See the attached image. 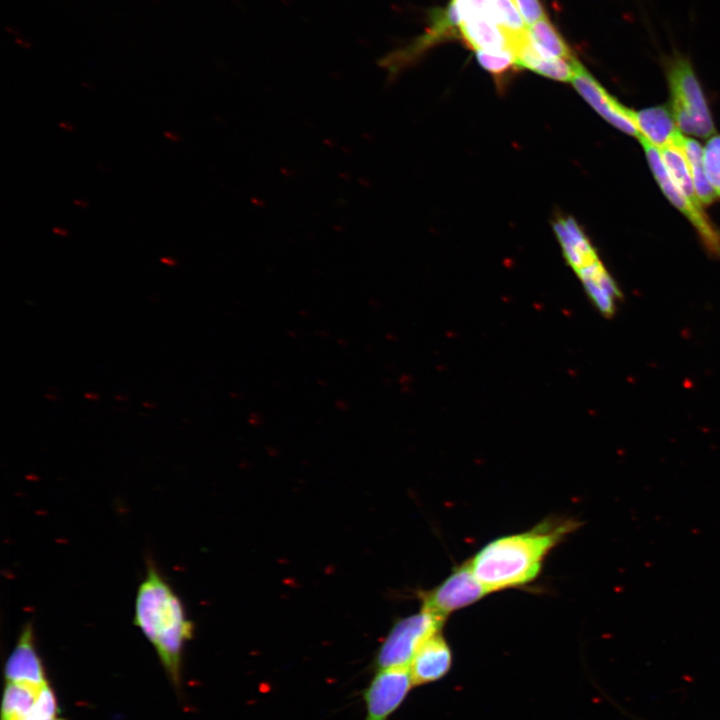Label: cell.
<instances>
[{
    "label": "cell",
    "mask_w": 720,
    "mask_h": 720,
    "mask_svg": "<svg viewBox=\"0 0 720 720\" xmlns=\"http://www.w3.org/2000/svg\"><path fill=\"white\" fill-rule=\"evenodd\" d=\"M164 134H165V136H166L167 138H169V139H171V140H173V141H176V140L178 139V138L176 137V135H174V134H172V133H170V132H165Z\"/></svg>",
    "instance_id": "24"
},
{
    "label": "cell",
    "mask_w": 720,
    "mask_h": 720,
    "mask_svg": "<svg viewBox=\"0 0 720 720\" xmlns=\"http://www.w3.org/2000/svg\"><path fill=\"white\" fill-rule=\"evenodd\" d=\"M658 150L673 182L694 205L702 207L696 195L690 167L682 149L670 145Z\"/></svg>",
    "instance_id": "17"
},
{
    "label": "cell",
    "mask_w": 720,
    "mask_h": 720,
    "mask_svg": "<svg viewBox=\"0 0 720 720\" xmlns=\"http://www.w3.org/2000/svg\"><path fill=\"white\" fill-rule=\"evenodd\" d=\"M452 665V652L440 632L427 639L416 651L408 669L414 686L443 678Z\"/></svg>",
    "instance_id": "13"
},
{
    "label": "cell",
    "mask_w": 720,
    "mask_h": 720,
    "mask_svg": "<svg viewBox=\"0 0 720 720\" xmlns=\"http://www.w3.org/2000/svg\"><path fill=\"white\" fill-rule=\"evenodd\" d=\"M572 83L577 92L607 122L622 132L639 138L637 128L627 115V107L611 96L583 65Z\"/></svg>",
    "instance_id": "10"
},
{
    "label": "cell",
    "mask_w": 720,
    "mask_h": 720,
    "mask_svg": "<svg viewBox=\"0 0 720 720\" xmlns=\"http://www.w3.org/2000/svg\"><path fill=\"white\" fill-rule=\"evenodd\" d=\"M671 96V112L679 130L686 134L708 137L715 133L699 80L690 60L674 54L665 61Z\"/></svg>",
    "instance_id": "4"
},
{
    "label": "cell",
    "mask_w": 720,
    "mask_h": 720,
    "mask_svg": "<svg viewBox=\"0 0 720 720\" xmlns=\"http://www.w3.org/2000/svg\"><path fill=\"white\" fill-rule=\"evenodd\" d=\"M627 115L637 128L640 136L657 149L674 145L680 146V133L672 112L664 106H655L635 111L627 107Z\"/></svg>",
    "instance_id": "14"
},
{
    "label": "cell",
    "mask_w": 720,
    "mask_h": 720,
    "mask_svg": "<svg viewBox=\"0 0 720 720\" xmlns=\"http://www.w3.org/2000/svg\"><path fill=\"white\" fill-rule=\"evenodd\" d=\"M445 619L422 609L420 613L400 620L378 651V669L408 668L418 648L440 632Z\"/></svg>",
    "instance_id": "5"
},
{
    "label": "cell",
    "mask_w": 720,
    "mask_h": 720,
    "mask_svg": "<svg viewBox=\"0 0 720 720\" xmlns=\"http://www.w3.org/2000/svg\"><path fill=\"white\" fill-rule=\"evenodd\" d=\"M513 2L529 26L546 17L539 0H513Z\"/></svg>",
    "instance_id": "22"
},
{
    "label": "cell",
    "mask_w": 720,
    "mask_h": 720,
    "mask_svg": "<svg viewBox=\"0 0 720 720\" xmlns=\"http://www.w3.org/2000/svg\"><path fill=\"white\" fill-rule=\"evenodd\" d=\"M554 230L591 303L597 309L612 306L622 293L581 227L573 218L564 217L554 222Z\"/></svg>",
    "instance_id": "3"
},
{
    "label": "cell",
    "mask_w": 720,
    "mask_h": 720,
    "mask_svg": "<svg viewBox=\"0 0 720 720\" xmlns=\"http://www.w3.org/2000/svg\"><path fill=\"white\" fill-rule=\"evenodd\" d=\"M638 140L644 149L650 169L665 196L695 227L707 252L713 257L720 258V233L708 220L702 207L694 205L673 182L662 162L659 150L642 137H639Z\"/></svg>",
    "instance_id": "6"
},
{
    "label": "cell",
    "mask_w": 720,
    "mask_h": 720,
    "mask_svg": "<svg viewBox=\"0 0 720 720\" xmlns=\"http://www.w3.org/2000/svg\"><path fill=\"white\" fill-rule=\"evenodd\" d=\"M492 20L504 31L508 41L523 35L528 30L521 13L513 0H490Z\"/></svg>",
    "instance_id": "19"
},
{
    "label": "cell",
    "mask_w": 720,
    "mask_h": 720,
    "mask_svg": "<svg viewBox=\"0 0 720 720\" xmlns=\"http://www.w3.org/2000/svg\"><path fill=\"white\" fill-rule=\"evenodd\" d=\"M576 527L573 520H545L529 531L497 538L473 557L471 568L489 593L527 584L548 552Z\"/></svg>",
    "instance_id": "1"
},
{
    "label": "cell",
    "mask_w": 720,
    "mask_h": 720,
    "mask_svg": "<svg viewBox=\"0 0 720 720\" xmlns=\"http://www.w3.org/2000/svg\"><path fill=\"white\" fill-rule=\"evenodd\" d=\"M4 672L6 682L47 683L44 668L36 650L31 623L24 625L14 649L6 661Z\"/></svg>",
    "instance_id": "12"
},
{
    "label": "cell",
    "mask_w": 720,
    "mask_h": 720,
    "mask_svg": "<svg viewBox=\"0 0 720 720\" xmlns=\"http://www.w3.org/2000/svg\"><path fill=\"white\" fill-rule=\"evenodd\" d=\"M528 33L533 46L542 57L576 59L567 43L546 17L530 25Z\"/></svg>",
    "instance_id": "16"
},
{
    "label": "cell",
    "mask_w": 720,
    "mask_h": 720,
    "mask_svg": "<svg viewBox=\"0 0 720 720\" xmlns=\"http://www.w3.org/2000/svg\"><path fill=\"white\" fill-rule=\"evenodd\" d=\"M458 23L446 9L432 14L431 23L426 32L408 46L398 49L382 59L381 64L390 72L395 73L416 60L417 57L443 40L460 37Z\"/></svg>",
    "instance_id": "11"
},
{
    "label": "cell",
    "mask_w": 720,
    "mask_h": 720,
    "mask_svg": "<svg viewBox=\"0 0 720 720\" xmlns=\"http://www.w3.org/2000/svg\"><path fill=\"white\" fill-rule=\"evenodd\" d=\"M489 591L475 576L470 561L454 571L436 588L423 595L426 611L446 618L451 612L483 598Z\"/></svg>",
    "instance_id": "8"
},
{
    "label": "cell",
    "mask_w": 720,
    "mask_h": 720,
    "mask_svg": "<svg viewBox=\"0 0 720 720\" xmlns=\"http://www.w3.org/2000/svg\"><path fill=\"white\" fill-rule=\"evenodd\" d=\"M703 164L710 185L720 197V135L707 141L703 149Z\"/></svg>",
    "instance_id": "21"
},
{
    "label": "cell",
    "mask_w": 720,
    "mask_h": 720,
    "mask_svg": "<svg viewBox=\"0 0 720 720\" xmlns=\"http://www.w3.org/2000/svg\"><path fill=\"white\" fill-rule=\"evenodd\" d=\"M1 720H64L48 682H6Z\"/></svg>",
    "instance_id": "7"
},
{
    "label": "cell",
    "mask_w": 720,
    "mask_h": 720,
    "mask_svg": "<svg viewBox=\"0 0 720 720\" xmlns=\"http://www.w3.org/2000/svg\"><path fill=\"white\" fill-rule=\"evenodd\" d=\"M679 147L684 152L688 161L699 202L701 205L711 204L718 196L710 185L705 173L702 147L696 140L687 137H683Z\"/></svg>",
    "instance_id": "18"
},
{
    "label": "cell",
    "mask_w": 720,
    "mask_h": 720,
    "mask_svg": "<svg viewBox=\"0 0 720 720\" xmlns=\"http://www.w3.org/2000/svg\"><path fill=\"white\" fill-rule=\"evenodd\" d=\"M161 261H162L164 264L169 265V266H173V265H175V263H176V262H175L174 260H172L170 257H168V258H161Z\"/></svg>",
    "instance_id": "23"
},
{
    "label": "cell",
    "mask_w": 720,
    "mask_h": 720,
    "mask_svg": "<svg viewBox=\"0 0 720 720\" xmlns=\"http://www.w3.org/2000/svg\"><path fill=\"white\" fill-rule=\"evenodd\" d=\"M476 58L479 64L494 75L497 80L503 79L506 74L520 68L511 50H478L476 51Z\"/></svg>",
    "instance_id": "20"
},
{
    "label": "cell",
    "mask_w": 720,
    "mask_h": 720,
    "mask_svg": "<svg viewBox=\"0 0 720 720\" xmlns=\"http://www.w3.org/2000/svg\"><path fill=\"white\" fill-rule=\"evenodd\" d=\"M414 686L408 668L379 669L364 691L365 720H388Z\"/></svg>",
    "instance_id": "9"
},
{
    "label": "cell",
    "mask_w": 720,
    "mask_h": 720,
    "mask_svg": "<svg viewBox=\"0 0 720 720\" xmlns=\"http://www.w3.org/2000/svg\"><path fill=\"white\" fill-rule=\"evenodd\" d=\"M459 36L475 51L510 50L504 31L488 16H477L463 21Z\"/></svg>",
    "instance_id": "15"
},
{
    "label": "cell",
    "mask_w": 720,
    "mask_h": 720,
    "mask_svg": "<svg viewBox=\"0 0 720 720\" xmlns=\"http://www.w3.org/2000/svg\"><path fill=\"white\" fill-rule=\"evenodd\" d=\"M134 611L135 626L155 648L171 679L178 682L193 624L182 600L151 560H147L145 577L137 589Z\"/></svg>",
    "instance_id": "2"
},
{
    "label": "cell",
    "mask_w": 720,
    "mask_h": 720,
    "mask_svg": "<svg viewBox=\"0 0 720 720\" xmlns=\"http://www.w3.org/2000/svg\"><path fill=\"white\" fill-rule=\"evenodd\" d=\"M53 231H54V233L60 234V235H65V234H66L64 230L59 229L58 227L54 228Z\"/></svg>",
    "instance_id": "25"
}]
</instances>
